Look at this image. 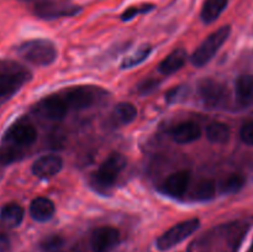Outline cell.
<instances>
[{
	"label": "cell",
	"instance_id": "obj_31",
	"mask_svg": "<svg viewBox=\"0 0 253 252\" xmlns=\"http://www.w3.org/2000/svg\"><path fill=\"white\" fill-rule=\"evenodd\" d=\"M249 252H253V242H252V246H251V249L249 250Z\"/></svg>",
	"mask_w": 253,
	"mask_h": 252
},
{
	"label": "cell",
	"instance_id": "obj_14",
	"mask_svg": "<svg viewBox=\"0 0 253 252\" xmlns=\"http://www.w3.org/2000/svg\"><path fill=\"white\" fill-rule=\"evenodd\" d=\"M54 211H56V208H54L53 202L46 197L36 198L30 204V214L32 219L36 221H48L54 215Z\"/></svg>",
	"mask_w": 253,
	"mask_h": 252
},
{
	"label": "cell",
	"instance_id": "obj_15",
	"mask_svg": "<svg viewBox=\"0 0 253 252\" xmlns=\"http://www.w3.org/2000/svg\"><path fill=\"white\" fill-rule=\"evenodd\" d=\"M236 100L241 106H249L253 103V76L242 74L235 83Z\"/></svg>",
	"mask_w": 253,
	"mask_h": 252
},
{
	"label": "cell",
	"instance_id": "obj_10",
	"mask_svg": "<svg viewBox=\"0 0 253 252\" xmlns=\"http://www.w3.org/2000/svg\"><path fill=\"white\" fill-rule=\"evenodd\" d=\"M68 105L66 104L64 99L59 96H47L42 99L36 105V111L42 116L48 120L58 121L66 116Z\"/></svg>",
	"mask_w": 253,
	"mask_h": 252
},
{
	"label": "cell",
	"instance_id": "obj_17",
	"mask_svg": "<svg viewBox=\"0 0 253 252\" xmlns=\"http://www.w3.org/2000/svg\"><path fill=\"white\" fill-rule=\"evenodd\" d=\"M187 57L188 56L185 49H175V51H173L172 53L168 54V56L161 62L158 69H160V72L163 76H170V74L178 72L183 66H184L185 61H187Z\"/></svg>",
	"mask_w": 253,
	"mask_h": 252
},
{
	"label": "cell",
	"instance_id": "obj_30",
	"mask_svg": "<svg viewBox=\"0 0 253 252\" xmlns=\"http://www.w3.org/2000/svg\"><path fill=\"white\" fill-rule=\"evenodd\" d=\"M10 250V239L6 234L0 232V252H7Z\"/></svg>",
	"mask_w": 253,
	"mask_h": 252
},
{
	"label": "cell",
	"instance_id": "obj_29",
	"mask_svg": "<svg viewBox=\"0 0 253 252\" xmlns=\"http://www.w3.org/2000/svg\"><path fill=\"white\" fill-rule=\"evenodd\" d=\"M158 85V82L155 81V79H148V81H145L142 84L138 85V90H140L141 94H148L152 90H155Z\"/></svg>",
	"mask_w": 253,
	"mask_h": 252
},
{
	"label": "cell",
	"instance_id": "obj_1",
	"mask_svg": "<svg viewBox=\"0 0 253 252\" xmlns=\"http://www.w3.org/2000/svg\"><path fill=\"white\" fill-rule=\"evenodd\" d=\"M20 56L35 66H49L57 58L56 46L47 40H31L20 44Z\"/></svg>",
	"mask_w": 253,
	"mask_h": 252
},
{
	"label": "cell",
	"instance_id": "obj_8",
	"mask_svg": "<svg viewBox=\"0 0 253 252\" xmlns=\"http://www.w3.org/2000/svg\"><path fill=\"white\" fill-rule=\"evenodd\" d=\"M120 241V232L111 226H101L93 231L90 247L93 252H109Z\"/></svg>",
	"mask_w": 253,
	"mask_h": 252
},
{
	"label": "cell",
	"instance_id": "obj_4",
	"mask_svg": "<svg viewBox=\"0 0 253 252\" xmlns=\"http://www.w3.org/2000/svg\"><path fill=\"white\" fill-rule=\"evenodd\" d=\"M200 221L198 219H189L185 221L179 222V224L174 225L170 227L169 230L161 235L157 240V247L161 251H167V250L172 249L175 245L180 244L184 241L187 237L194 234L198 229H199Z\"/></svg>",
	"mask_w": 253,
	"mask_h": 252
},
{
	"label": "cell",
	"instance_id": "obj_6",
	"mask_svg": "<svg viewBox=\"0 0 253 252\" xmlns=\"http://www.w3.org/2000/svg\"><path fill=\"white\" fill-rule=\"evenodd\" d=\"M81 11V7L66 0H48L35 5L34 12L40 19L52 20L58 17L74 16Z\"/></svg>",
	"mask_w": 253,
	"mask_h": 252
},
{
	"label": "cell",
	"instance_id": "obj_3",
	"mask_svg": "<svg viewBox=\"0 0 253 252\" xmlns=\"http://www.w3.org/2000/svg\"><path fill=\"white\" fill-rule=\"evenodd\" d=\"M126 167V158L121 153L114 152L106 158L98 170L94 173V182L103 188L113 187L116 178Z\"/></svg>",
	"mask_w": 253,
	"mask_h": 252
},
{
	"label": "cell",
	"instance_id": "obj_32",
	"mask_svg": "<svg viewBox=\"0 0 253 252\" xmlns=\"http://www.w3.org/2000/svg\"><path fill=\"white\" fill-rule=\"evenodd\" d=\"M21 1H30V0H21Z\"/></svg>",
	"mask_w": 253,
	"mask_h": 252
},
{
	"label": "cell",
	"instance_id": "obj_24",
	"mask_svg": "<svg viewBox=\"0 0 253 252\" xmlns=\"http://www.w3.org/2000/svg\"><path fill=\"white\" fill-rule=\"evenodd\" d=\"M245 184V178L241 174H231L225 178L220 184V192L222 194H234L242 189Z\"/></svg>",
	"mask_w": 253,
	"mask_h": 252
},
{
	"label": "cell",
	"instance_id": "obj_9",
	"mask_svg": "<svg viewBox=\"0 0 253 252\" xmlns=\"http://www.w3.org/2000/svg\"><path fill=\"white\" fill-rule=\"evenodd\" d=\"M37 131L30 124H16L6 131L4 136L5 142L14 145L15 147L30 146L36 141Z\"/></svg>",
	"mask_w": 253,
	"mask_h": 252
},
{
	"label": "cell",
	"instance_id": "obj_16",
	"mask_svg": "<svg viewBox=\"0 0 253 252\" xmlns=\"http://www.w3.org/2000/svg\"><path fill=\"white\" fill-rule=\"evenodd\" d=\"M29 74L25 72L0 73V96H6L15 93L29 79Z\"/></svg>",
	"mask_w": 253,
	"mask_h": 252
},
{
	"label": "cell",
	"instance_id": "obj_12",
	"mask_svg": "<svg viewBox=\"0 0 253 252\" xmlns=\"http://www.w3.org/2000/svg\"><path fill=\"white\" fill-rule=\"evenodd\" d=\"M200 135H202V128L194 121H184V123L178 124L170 131L173 141L180 145L194 142L200 137Z\"/></svg>",
	"mask_w": 253,
	"mask_h": 252
},
{
	"label": "cell",
	"instance_id": "obj_21",
	"mask_svg": "<svg viewBox=\"0 0 253 252\" xmlns=\"http://www.w3.org/2000/svg\"><path fill=\"white\" fill-rule=\"evenodd\" d=\"M137 116V110H136L135 105L131 103H119L118 105L114 108L113 118L115 121L121 125H126V124L132 123Z\"/></svg>",
	"mask_w": 253,
	"mask_h": 252
},
{
	"label": "cell",
	"instance_id": "obj_28",
	"mask_svg": "<svg viewBox=\"0 0 253 252\" xmlns=\"http://www.w3.org/2000/svg\"><path fill=\"white\" fill-rule=\"evenodd\" d=\"M240 136L246 145L253 146V121H247L244 124L240 131Z\"/></svg>",
	"mask_w": 253,
	"mask_h": 252
},
{
	"label": "cell",
	"instance_id": "obj_2",
	"mask_svg": "<svg viewBox=\"0 0 253 252\" xmlns=\"http://www.w3.org/2000/svg\"><path fill=\"white\" fill-rule=\"evenodd\" d=\"M230 34H231V27L230 26H222L219 30H216L215 32H212L211 35L207 37L204 40L202 44L198 47L194 51L192 56V64L194 67H204L205 64L209 63L212 58L215 57V54L219 52V49L221 48L222 44L226 42V40L229 39Z\"/></svg>",
	"mask_w": 253,
	"mask_h": 252
},
{
	"label": "cell",
	"instance_id": "obj_20",
	"mask_svg": "<svg viewBox=\"0 0 253 252\" xmlns=\"http://www.w3.org/2000/svg\"><path fill=\"white\" fill-rule=\"evenodd\" d=\"M227 5V0H205L202 9V19L205 24H211L221 15Z\"/></svg>",
	"mask_w": 253,
	"mask_h": 252
},
{
	"label": "cell",
	"instance_id": "obj_23",
	"mask_svg": "<svg viewBox=\"0 0 253 252\" xmlns=\"http://www.w3.org/2000/svg\"><path fill=\"white\" fill-rule=\"evenodd\" d=\"M151 51H152V48H151V46H148V44L140 47L135 53H132L131 56L126 57V58L124 59L123 63H121V68L128 69L133 68V67H136L137 64H141L143 61H146V59L148 58V56L151 54Z\"/></svg>",
	"mask_w": 253,
	"mask_h": 252
},
{
	"label": "cell",
	"instance_id": "obj_5",
	"mask_svg": "<svg viewBox=\"0 0 253 252\" xmlns=\"http://www.w3.org/2000/svg\"><path fill=\"white\" fill-rule=\"evenodd\" d=\"M199 95L205 108L219 109L226 104L229 93L224 84L212 78L203 79L199 83Z\"/></svg>",
	"mask_w": 253,
	"mask_h": 252
},
{
	"label": "cell",
	"instance_id": "obj_11",
	"mask_svg": "<svg viewBox=\"0 0 253 252\" xmlns=\"http://www.w3.org/2000/svg\"><path fill=\"white\" fill-rule=\"evenodd\" d=\"M63 167V161L59 156L46 155L36 160L32 165V173L39 178H49L59 172Z\"/></svg>",
	"mask_w": 253,
	"mask_h": 252
},
{
	"label": "cell",
	"instance_id": "obj_19",
	"mask_svg": "<svg viewBox=\"0 0 253 252\" xmlns=\"http://www.w3.org/2000/svg\"><path fill=\"white\" fill-rule=\"evenodd\" d=\"M207 137L212 143H226L230 140L231 131L225 123L221 121H212L207 126Z\"/></svg>",
	"mask_w": 253,
	"mask_h": 252
},
{
	"label": "cell",
	"instance_id": "obj_13",
	"mask_svg": "<svg viewBox=\"0 0 253 252\" xmlns=\"http://www.w3.org/2000/svg\"><path fill=\"white\" fill-rule=\"evenodd\" d=\"M190 182L189 170H178L172 173L165 182V190L172 197H180L185 193Z\"/></svg>",
	"mask_w": 253,
	"mask_h": 252
},
{
	"label": "cell",
	"instance_id": "obj_27",
	"mask_svg": "<svg viewBox=\"0 0 253 252\" xmlns=\"http://www.w3.org/2000/svg\"><path fill=\"white\" fill-rule=\"evenodd\" d=\"M153 7H155V6H153V5H143V6L128 7V9L126 10V11L123 14L121 19H123L124 21H128V20L133 19V17H135L136 15L145 14V12H148V11H150V10H152Z\"/></svg>",
	"mask_w": 253,
	"mask_h": 252
},
{
	"label": "cell",
	"instance_id": "obj_7",
	"mask_svg": "<svg viewBox=\"0 0 253 252\" xmlns=\"http://www.w3.org/2000/svg\"><path fill=\"white\" fill-rule=\"evenodd\" d=\"M98 90L91 86H76L64 94V101L68 105V108L74 110H84L88 109L95 103Z\"/></svg>",
	"mask_w": 253,
	"mask_h": 252
},
{
	"label": "cell",
	"instance_id": "obj_18",
	"mask_svg": "<svg viewBox=\"0 0 253 252\" xmlns=\"http://www.w3.org/2000/svg\"><path fill=\"white\" fill-rule=\"evenodd\" d=\"M0 219L10 227L19 226L24 219V209L16 203H9L0 210Z\"/></svg>",
	"mask_w": 253,
	"mask_h": 252
},
{
	"label": "cell",
	"instance_id": "obj_26",
	"mask_svg": "<svg viewBox=\"0 0 253 252\" xmlns=\"http://www.w3.org/2000/svg\"><path fill=\"white\" fill-rule=\"evenodd\" d=\"M63 245V239L59 235H51L47 236L40 242V249L43 251H54Z\"/></svg>",
	"mask_w": 253,
	"mask_h": 252
},
{
	"label": "cell",
	"instance_id": "obj_22",
	"mask_svg": "<svg viewBox=\"0 0 253 252\" xmlns=\"http://www.w3.org/2000/svg\"><path fill=\"white\" fill-rule=\"evenodd\" d=\"M215 193H216V184H215L214 180L203 179L195 185L193 197L198 202H207V200L212 199L215 197Z\"/></svg>",
	"mask_w": 253,
	"mask_h": 252
},
{
	"label": "cell",
	"instance_id": "obj_25",
	"mask_svg": "<svg viewBox=\"0 0 253 252\" xmlns=\"http://www.w3.org/2000/svg\"><path fill=\"white\" fill-rule=\"evenodd\" d=\"M22 153L16 147L0 148V165H9L21 158Z\"/></svg>",
	"mask_w": 253,
	"mask_h": 252
}]
</instances>
